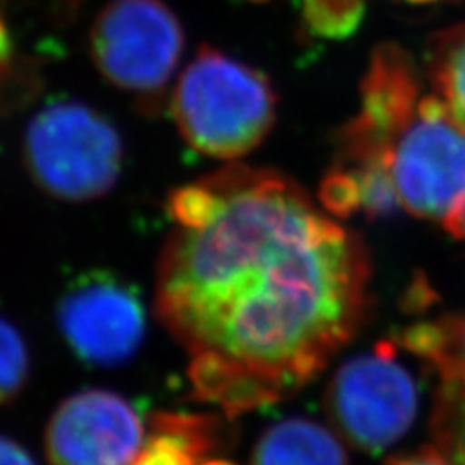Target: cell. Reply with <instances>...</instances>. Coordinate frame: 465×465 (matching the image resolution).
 <instances>
[{
	"label": "cell",
	"instance_id": "cell-3",
	"mask_svg": "<svg viewBox=\"0 0 465 465\" xmlns=\"http://www.w3.org/2000/svg\"><path fill=\"white\" fill-rule=\"evenodd\" d=\"M275 105L273 87L260 70L203 45L174 85L171 113L194 152L237 159L264 142Z\"/></svg>",
	"mask_w": 465,
	"mask_h": 465
},
{
	"label": "cell",
	"instance_id": "cell-4",
	"mask_svg": "<svg viewBox=\"0 0 465 465\" xmlns=\"http://www.w3.org/2000/svg\"><path fill=\"white\" fill-rule=\"evenodd\" d=\"M24 167L47 196L82 203L105 196L119 181L123 138L104 113L74 99L53 101L29 121Z\"/></svg>",
	"mask_w": 465,
	"mask_h": 465
},
{
	"label": "cell",
	"instance_id": "cell-17",
	"mask_svg": "<svg viewBox=\"0 0 465 465\" xmlns=\"http://www.w3.org/2000/svg\"><path fill=\"white\" fill-rule=\"evenodd\" d=\"M16 45L8 27L6 16L0 10V90H6L10 76L16 74Z\"/></svg>",
	"mask_w": 465,
	"mask_h": 465
},
{
	"label": "cell",
	"instance_id": "cell-9",
	"mask_svg": "<svg viewBox=\"0 0 465 465\" xmlns=\"http://www.w3.org/2000/svg\"><path fill=\"white\" fill-rule=\"evenodd\" d=\"M143 440V419L126 398L84 390L51 415L45 454L51 465H133Z\"/></svg>",
	"mask_w": 465,
	"mask_h": 465
},
{
	"label": "cell",
	"instance_id": "cell-20",
	"mask_svg": "<svg viewBox=\"0 0 465 465\" xmlns=\"http://www.w3.org/2000/svg\"><path fill=\"white\" fill-rule=\"evenodd\" d=\"M198 465H235V463H229L225 460H210V461H203V463H198Z\"/></svg>",
	"mask_w": 465,
	"mask_h": 465
},
{
	"label": "cell",
	"instance_id": "cell-8",
	"mask_svg": "<svg viewBox=\"0 0 465 465\" xmlns=\"http://www.w3.org/2000/svg\"><path fill=\"white\" fill-rule=\"evenodd\" d=\"M56 326L66 345L92 367H119L145 333L138 291L111 272L94 270L72 282L56 302Z\"/></svg>",
	"mask_w": 465,
	"mask_h": 465
},
{
	"label": "cell",
	"instance_id": "cell-16",
	"mask_svg": "<svg viewBox=\"0 0 465 465\" xmlns=\"http://www.w3.org/2000/svg\"><path fill=\"white\" fill-rule=\"evenodd\" d=\"M29 378V351L18 328L0 316V405L20 396Z\"/></svg>",
	"mask_w": 465,
	"mask_h": 465
},
{
	"label": "cell",
	"instance_id": "cell-18",
	"mask_svg": "<svg viewBox=\"0 0 465 465\" xmlns=\"http://www.w3.org/2000/svg\"><path fill=\"white\" fill-rule=\"evenodd\" d=\"M0 465H35V461L24 446L0 434Z\"/></svg>",
	"mask_w": 465,
	"mask_h": 465
},
{
	"label": "cell",
	"instance_id": "cell-12",
	"mask_svg": "<svg viewBox=\"0 0 465 465\" xmlns=\"http://www.w3.org/2000/svg\"><path fill=\"white\" fill-rule=\"evenodd\" d=\"M400 343L440 376V386L465 394V314L427 320L400 333Z\"/></svg>",
	"mask_w": 465,
	"mask_h": 465
},
{
	"label": "cell",
	"instance_id": "cell-1",
	"mask_svg": "<svg viewBox=\"0 0 465 465\" xmlns=\"http://www.w3.org/2000/svg\"><path fill=\"white\" fill-rule=\"evenodd\" d=\"M167 213L155 307L198 400L229 417L278 401L357 333L367 246L287 174L232 163L174 188Z\"/></svg>",
	"mask_w": 465,
	"mask_h": 465
},
{
	"label": "cell",
	"instance_id": "cell-7",
	"mask_svg": "<svg viewBox=\"0 0 465 465\" xmlns=\"http://www.w3.org/2000/svg\"><path fill=\"white\" fill-rule=\"evenodd\" d=\"M400 208L420 220H444L465 193V130L442 101L425 94L390 159Z\"/></svg>",
	"mask_w": 465,
	"mask_h": 465
},
{
	"label": "cell",
	"instance_id": "cell-21",
	"mask_svg": "<svg viewBox=\"0 0 465 465\" xmlns=\"http://www.w3.org/2000/svg\"><path fill=\"white\" fill-rule=\"evenodd\" d=\"M405 3H413V5H427V3H436V0H405Z\"/></svg>",
	"mask_w": 465,
	"mask_h": 465
},
{
	"label": "cell",
	"instance_id": "cell-13",
	"mask_svg": "<svg viewBox=\"0 0 465 465\" xmlns=\"http://www.w3.org/2000/svg\"><path fill=\"white\" fill-rule=\"evenodd\" d=\"M427 74L432 94L465 130V22L432 37L427 51Z\"/></svg>",
	"mask_w": 465,
	"mask_h": 465
},
{
	"label": "cell",
	"instance_id": "cell-6",
	"mask_svg": "<svg viewBox=\"0 0 465 465\" xmlns=\"http://www.w3.org/2000/svg\"><path fill=\"white\" fill-rule=\"evenodd\" d=\"M328 410L345 439L371 454L394 446L411 429L419 388L398 359L394 341H381L336 372L328 390Z\"/></svg>",
	"mask_w": 465,
	"mask_h": 465
},
{
	"label": "cell",
	"instance_id": "cell-10",
	"mask_svg": "<svg viewBox=\"0 0 465 465\" xmlns=\"http://www.w3.org/2000/svg\"><path fill=\"white\" fill-rule=\"evenodd\" d=\"M254 465H349L341 442L309 419H287L262 436Z\"/></svg>",
	"mask_w": 465,
	"mask_h": 465
},
{
	"label": "cell",
	"instance_id": "cell-15",
	"mask_svg": "<svg viewBox=\"0 0 465 465\" xmlns=\"http://www.w3.org/2000/svg\"><path fill=\"white\" fill-rule=\"evenodd\" d=\"M362 0H302V18L314 35L343 39L361 24Z\"/></svg>",
	"mask_w": 465,
	"mask_h": 465
},
{
	"label": "cell",
	"instance_id": "cell-5",
	"mask_svg": "<svg viewBox=\"0 0 465 465\" xmlns=\"http://www.w3.org/2000/svg\"><path fill=\"white\" fill-rule=\"evenodd\" d=\"M92 61L119 90L162 95L184 51V32L163 0H111L90 34Z\"/></svg>",
	"mask_w": 465,
	"mask_h": 465
},
{
	"label": "cell",
	"instance_id": "cell-22",
	"mask_svg": "<svg viewBox=\"0 0 465 465\" xmlns=\"http://www.w3.org/2000/svg\"><path fill=\"white\" fill-rule=\"evenodd\" d=\"M254 3H264V0H254Z\"/></svg>",
	"mask_w": 465,
	"mask_h": 465
},
{
	"label": "cell",
	"instance_id": "cell-19",
	"mask_svg": "<svg viewBox=\"0 0 465 465\" xmlns=\"http://www.w3.org/2000/svg\"><path fill=\"white\" fill-rule=\"evenodd\" d=\"M444 227L456 239H465V193L456 206L444 217Z\"/></svg>",
	"mask_w": 465,
	"mask_h": 465
},
{
	"label": "cell",
	"instance_id": "cell-11",
	"mask_svg": "<svg viewBox=\"0 0 465 465\" xmlns=\"http://www.w3.org/2000/svg\"><path fill=\"white\" fill-rule=\"evenodd\" d=\"M215 446L210 417L191 413H157L133 465H198Z\"/></svg>",
	"mask_w": 465,
	"mask_h": 465
},
{
	"label": "cell",
	"instance_id": "cell-14",
	"mask_svg": "<svg viewBox=\"0 0 465 465\" xmlns=\"http://www.w3.org/2000/svg\"><path fill=\"white\" fill-rule=\"evenodd\" d=\"M436 444L456 465H465V394L440 386L432 415Z\"/></svg>",
	"mask_w": 465,
	"mask_h": 465
},
{
	"label": "cell",
	"instance_id": "cell-2",
	"mask_svg": "<svg viewBox=\"0 0 465 465\" xmlns=\"http://www.w3.org/2000/svg\"><path fill=\"white\" fill-rule=\"evenodd\" d=\"M423 97L410 53L391 43L372 51L361 82V109L341 128L336 157L320 186V202L330 213L376 220L400 208L390 159Z\"/></svg>",
	"mask_w": 465,
	"mask_h": 465
}]
</instances>
